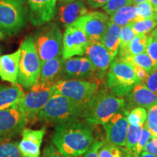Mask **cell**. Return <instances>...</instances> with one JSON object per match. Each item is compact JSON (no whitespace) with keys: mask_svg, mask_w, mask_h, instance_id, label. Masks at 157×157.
Listing matches in <instances>:
<instances>
[{"mask_svg":"<svg viewBox=\"0 0 157 157\" xmlns=\"http://www.w3.org/2000/svg\"><path fill=\"white\" fill-rule=\"evenodd\" d=\"M54 95V88L34 86L30 92L25 94L18 104L20 111L28 120H33L38 117L47 103Z\"/></svg>","mask_w":157,"mask_h":157,"instance_id":"cell-9","label":"cell"},{"mask_svg":"<svg viewBox=\"0 0 157 157\" xmlns=\"http://www.w3.org/2000/svg\"><path fill=\"white\" fill-rule=\"evenodd\" d=\"M143 152H146L153 156H157V137L151 135L146 146L143 148Z\"/></svg>","mask_w":157,"mask_h":157,"instance_id":"cell-38","label":"cell"},{"mask_svg":"<svg viewBox=\"0 0 157 157\" xmlns=\"http://www.w3.org/2000/svg\"><path fill=\"white\" fill-rule=\"evenodd\" d=\"M137 17V8L134 5L121 7L110 16L111 22L123 27L136 20Z\"/></svg>","mask_w":157,"mask_h":157,"instance_id":"cell-24","label":"cell"},{"mask_svg":"<svg viewBox=\"0 0 157 157\" xmlns=\"http://www.w3.org/2000/svg\"><path fill=\"white\" fill-rule=\"evenodd\" d=\"M54 94L63 95L74 103L87 106L99 90L98 82L82 79H62L53 86Z\"/></svg>","mask_w":157,"mask_h":157,"instance_id":"cell-8","label":"cell"},{"mask_svg":"<svg viewBox=\"0 0 157 157\" xmlns=\"http://www.w3.org/2000/svg\"><path fill=\"white\" fill-rule=\"evenodd\" d=\"M85 108L64 96L54 94L39 113L37 119L41 121L55 123L56 124L83 119Z\"/></svg>","mask_w":157,"mask_h":157,"instance_id":"cell-3","label":"cell"},{"mask_svg":"<svg viewBox=\"0 0 157 157\" xmlns=\"http://www.w3.org/2000/svg\"><path fill=\"white\" fill-rule=\"evenodd\" d=\"M150 2L151 3L153 6V8H154L155 13H157V0H149Z\"/></svg>","mask_w":157,"mask_h":157,"instance_id":"cell-44","label":"cell"},{"mask_svg":"<svg viewBox=\"0 0 157 157\" xmlns=\"http://www.w3.org/2000/svg\"><path fill=\"white\" fill-rule=\"evenodd\" d=\"M29 20L25 0H0V31L5 35L17 34Z\"/></svg>","mask_w":157,"mask_h":157,"instance_id":"cell-6","label":"cell"},{"mask_svg":"<svg viewBox=\"0 0 157 157\" xmlns=\"http://www.w3.org/2000/svg\"><path fill=\"white\" fill-rule=\"evenodd\" d=\"M42 157H68L63 154L56 146L50 145L44 148Z\"/></svg>","mask_w":157,"mask_h":157,"instance_id":"cell-41","label":"cell"},{"mask_svg":"<svg viewBox=\"0 0 157 157\" xmlns=\"http://www.w3.org/2000/svg\"><path fill=\"white\" fill-rule=\"evenodd\" d=\"M143 127H137L134 125L129 124L128 129H127V137H126V148L127 150L132 153L133 149L136 146L139 139H140L141 132H142Z\"/></svg>","mask_w":157,"mask_h":157,"instance_id":"cell-31","label":"cell"},{"mask_svg":"<svg viewBox=\"0 0 157 157\" xmlns=\"http://www.w3.org/2000/svg\"><path fill=\"white\" fill-rule=\"evenodd\" d=\"M125 101L115 96L108 90H98L84 109L83 119L88 124L103 125L119 111L124 109Z\"/></svg>","mask_w":157,"mask_h":157,"instance_id":"cell-2","label":"cell"},{"mask_svg":"<svg viewBox=\"0 0 157 157\" xmlns=\"http://www.w3.org/2000/svg\"><path fill=\"white\" fill-rule=\"evenodd\" d=\"M0 55H1V50H0Z\"/></svg>","mask_w":157,"mask_h":157,"instance_id":"cell-50","label":"cell"},{"mask_svg":"<svg viewBox=\"0 0 157 157\" xmlns=\"http://www.w3.org/2000/svg\"><path fill=\"white\" fill-rule=\"evenodd\" d=\"M5 38V34H4L2 31H0V40H2V39H4Z\"/></svg>","mask_w":157,"mask_h":157,"instance_id":"cell-48","label":"cell"},{"mask_svg":"<svg viewBox=\"0 0 157 157\" xmlns=\"http://www.w3.org/2000/svg\"><path fill=\"white\" fill-rule=\"evenodd\" d=\"M52 140L63 154L81 156L94 143L93 129L81 119L56 124Z\"/></svg>","mask_w":157,"mask_h":157,"instance_id":"cell-1","label":"cell"},{"mask_svg":"<svg viewBox=\"0 0 157 157\" xmlns=\"http://www.w3.org/2000/svg\"><path fill=\"white\" fill-rule=\"evenodd\" d=\"M64 59L62 56L49 60L42 65L40 75L34 86L40 87H52L62 80L63 74Z\"/></svg>","mask_w":157,"mask_h":157,"instance_id":"cell-17","label":"cell"},{"mask_svg":"<svg viewBox=\"0 0 157 157\" xmlns=\"http://www.w3.org/2000/svg\"><path fill=\"white\" fill-rule=\"evenodd\" d=\"M151 133L149 132L148 129L145 126H143L140 139H139L136 146L135 147V148L133 149L132 153H131L132 157H140V154L143 152V148L146 146V143H148V141L151 138Z\"/></svg>","mask_w":157,"mask_h":157,"instance_id":"cell-36","label":"cell"},{"mask_svg":"<svg viewBox=\"0 0 157 157\" xmlns=\"http://www.w3.org/2000/svg\"><path fill=\"white\" fill-rule=\"evenodd\" d=\"M75 1V0H57V5H60V4H64V3H68L70 2Z\"/></svg>","mask_w":157,"mask_h":157,"instance_id":"cell-45","label":"cell"},{"mask_svg":"<svg viewBox=\"0 0 157 157\" xmlns=\"http://www.w3.org/2000/svg\"><path fill=\"white\" fill-rule=\"evenodd\" d=\"M144 84L149 90L157 94V69L154 70L149 74L148 78L144 82Z\"/></svg>","mask_w":157,"mask_h":157,"instance_id":"cell-39","label":"cell"},{"mask_svg":"<svg viewBox=\"0 0 157 157\" xmlns=\"http://www.w3.org/2000/svg\"><path fill=\"white\" fill-rule=\"evenodd\" d=\"M87 13L88 10L83 0H75L58 5L56 16L59 23L64 28H67Z\"/></svg>","mask_w":157,"mask_h":157,"instance_id":"cell-19","label":"cell"},{"mask_svg":"<svg viewBox=\"0 0 157 157\" xmlns=\"http://www.w3.org/2000/svg\"><path fill=\"white\" fill-rule=\"evenodd\" d=\"M111 22L110 17L102 12L87 13L74 23L79 27L89 42H101Z\"/></svg>","mask_w":157,"mask_h":157,"instance_id":"cell-11","label":"cell"},{"mask_svg":"<svg viewBox=\"0 0 157 157\" xmlns=\"http://www.w3.org/2000/svg\"><path fill=\"white\" fill-rule=\"evenodd\" d=\"M25 93L17 84H0V110L18 105Z\"/></svg>","mask_w":157,"mask_h":157,"instance_id":"cell-22","label":"cell"},{"mask_svg":"<svg viewBox=\"0 0 157 157\" xmlns=\"http://www.w3.org/2000/svg\"><path fill=\"white\" fill-rule=\"evenodd\" d=\"M131 26L136 34H146L151 32L157 25L156 14L153 18L134 21L130 23Z\"/></svg>","mask_w":157,"mask_h":157,"instance_id":"cell-29","label":"cell"},{"mask_svg":"<svg viewBox=\"0 0 157 157\" xmlns=\"http://www.w3.org/2000/svg\"><path fill=\"white\" fill-rule=\"evenodd\" d=\"M121 59L125 60L129 64L134 63L138 65L140 67L143 68L145 70L147 71L149 74L154 71V63H153L151 58L149 57L146 52L135 55V56H127Z\"/></svg>","mask_w":157,"mask_h":157,"instance_id":"cell-27","label":"cell"},{"mask_svg":"<svg viewBox=\"0 0 157 157\" xmlns=\"http://www.w3.org/2000/svg\"><path fill=\"white\" fill-rule=\"evenodd\" d=\"M127 113L124 110L113 116L103 125L106 135V141L115 146L125 147L129 122L127 119Z\"/></svg>","mask_w":157,"mask_h":157,"instance_id":"cell-15","label":"cell"},{"mask_svg":"<svg viewBox=\"0 0 157 157\" xmlns=\"http://www.w3.org/2000/svg\"><path fill=\"white\" fill-rule=\"evenodd\" d=\"M20 56V48L13 53L0 56V78L2 81L17 84Z\"/></svg>","mask_w":157,"mask_h":157,"instance_id":"cell-20","label":"cell"},{"mask_svg":"<svg viewBox=\"0 0 157 157\" xmlns=\"http://www.w3.org/2000/svg\"><path fill=\"white\" fill-rule=\"evenodd\" d=\"M89 44L84 31L76 24L66 28L63 34L62 57L64 60L75 56H83Z\"/></svg>","mask_w":157,"mask_h":157,"instance_id":"cell-12","label":"cell"},{"mask_svg":"<svg viewBox=\"0 0 157 157\" xmlns=\"http://www.w3.org/2000/svg\"><path fill=\"white\" fill-rule=\"evenodd\" d=\"M62 79H82L95 82V70L87 57H73L64 60Z\"/></svg>","mask_w":157,"mask_h":157,"instance_id":"cell-13","label":"cell"},{"mask_svg":"<svg viewBox=\"0 0 157 157\" xmlns=\"http://www.w3.org/2000/svg\"><path fill=\"white\" fill-rule=\"evenodd\" d=\"M146 52L154 63V70L157 69V28H155L151 34L148 35Z\"/></svg>","mask_w":157,"mask_h":157,"instance_id":"cell-33","label":"cell"},{"mask_svg":"<svg viewBox=\"0 0 157 157\" xmlns=\"http://www.w3.org/2000/svg\"><path fill=\"white\" fill-rule=\"evenodd\" d=\"M0 157H23L18 148V143L0 142Z\"/></svg>","mask_w":157,"mask_h":157,"instance_id":"cell-32","label":"cell"},{"mask_svg":"<svg viewBox=\"0 0 157 157\" xmlns=\"http://www.w3.org/2000/svg\"><path fill=\"white\" fill-rule=\"evenodd\" d=\"M17 84L30 90L38 82L42 63L37 53L33 36H28L20 46Z\"/></svg>","mask_w":157,"mask_h":157,"instance_id":"cell-4","label":"cell"},{"mask_svg":"<svg viewBox=\"0 0 157 157\" xmlns=\"http://www.w3.org/2000/svg\"><path fill=\"white\" fill-rule=\"evenodd\" d=\"M140 157H157V156H153V155L148 154V153H146V152H142V154H140Z\"/></svg>","mask_w":157,"mask_h":157,"instance_id":"cell-47","label":"cell"},{"mask_svg":"<svg viewBox=\"0 0 157 157\" xmlns=\"http://www.w3.org/2000/svg\"><path fill=\"white\" fill-rule=\"evenodd\" d=\"M109 1V0H87L88 5L94 9L103 7Z\"/></svg>","mask_w":157,"mask_h":157,"instance_id":"cell-43","label":"cell"},{"mask_svg":"<svg viewBox=\"0 0 157 157\" xmlns=\"http://www.w3.org/2000/svg\"><path fill=\"white\" fill-rule=\"evenodd\" d=\"M135 7H136L137 12V17L135 21L150 19L156 16V13H155L150 1L139 3L135 5Z\"/></svg>","mask_w":157,"mask_h":157,"instance_id":"cell-34","label":"cell"},{"mask_svg":"<svg viewBox=\"0 0 157 157\" xmlns=\"http://www.w3.org/2000/svg\"><path fill=\"white\" fill-rule=\"evenodd\" d=\"M46 133V128L31 129L25 128L23 130L22 139L18 143V148L23 157H39L41 146Z\"/></svg>","mask_w":157,"mask_h":157,"instance_id":"cell-18","label":"cell"},{"mask_svg":"<svg viewBox=\"0 0 157 157\" xmlns=\"http://www.w3.org/2000/svg\"><path fill=\"white\" fill-rule=\"evenodd\" d=\"M127 119L129 124L143 127L147 119V111L144 108L136 107L127 113Z\"/></svg>","mask_w":157,"mask_h":157,"instance_id":"cell-30","label":"cell"},{"mask_svg":"<svg viewBox=\"0 0 157 157\" xmlns=\"http://www.w3.org/2000/svg\"><path fill=\"white\" fill-rule=\"evenodd\" d=\"M84 55L95 68L96 79L102 80L104 78L113 60L103 43L89 42Z\"/></svg>","mask_w":157,"mask_h":157,"instance_id":"cell-14","label":"cell"},{"mask_svg":"<svg viewBox=\"0 0 157 157\" xmlns=\"http://www.w3.org/2000/svg\"><path fill=\"white\" fill-rule=\"evenodd\" d=\"M99 157H132L130 152L125 147H120L105 142L98 150Z\"/></svg>","mask_w":157,"mask_h":157,"instance_id":"cell-25","label":"cell"},{"mask_svg":"<svg viewBox=\"0 0 157 157\" xmlns=\"http://www.w3.org/2000/svg\"><path fill=\"white\" fill-rule=\"evenodd\" d=\"M130 5H132V0H109L102 8L108 15L111 16L121 7Z\"/></svg>","mask_w":157,"mask_h":157,"instance_id":"cell-37","label":"cell"},{"mask_svg":"<svg viewBox=\"0 0 157 157\" xmlns=\"http://www.w3.org/2000/svg\"><path fill=\"white\" fill-rule=\"evenodd\" d=\"M147 42H148V35L147 34H137L132 42L129 44L126 52L123 56L119 58H123L127 56H135L146 52Z\"/></svg>","mask_w":157,"mask_h":157,"instance_id":"cell-26","label":"cell"},{"mask_svg":"<svg viewBox=\"0 0 157 157\" xmlns=\"http://www.w3.org/2000/svg\"><path fill=\"white\" fill-rule=\"evenodd\" d=\"M29 120L18 105L0 110V142L16 137L25 128Z\"/></svg>","mask_w":157,"mask_h":157,"instance_id":"cell-10","label":"cell"},{"mask_svg":"<svg viewBox=\"0 0 157 157\" xmlns=\"http://www.w3.org/2000/svg\"><path fill=\"white\" fill-rule=\"evenodd\" d=\"M130 65L132 66L133 69H134L135 74V75L137 76V77L138 78L141 82L144 83V82L146 81V79L148 78L149 76L148 72L145 70L143 68L140 67V66H138V65H136L134 63L130 64Z\"/></svg>","mask_w":157,"mask_h":157,"instance_id":"cell-42","label":"cell"},{"mask_svg":"<svg viewBox=\"0 0 157 157\" xmlns=\"http://www.w3.org/2000/svg\"><path fill=\"white\" fill-rule=\"evenodd\" d=\"M147 1H149V0H132V5H136L137 4L144 2H147Z\"/></svg>","mask_w":157,"mask_h":157,"instance_id":"cell-46","label":"cell"},{"mask_svg":"<svg viewBox=\"0 0 157 157\" xmlns=\"http://www.w3.org/2000/svg\"><path fill=\"white\" fill-rule=\"evenodd\" d=\"M121 29V27L119 25L110 22L107 30L101 41L109 51L112 60L115 59L119 53Z\"/></svg>","mask_w":157,"mask_h":157,"instance_id":"cell-23","label":"cell"},{"mask_svg":"<svg viewBox=\"0 0 157 157\" xmlns=\"http://www.w3.org/2000/svg\"><path fill=\"white\" fill-rule=\"evenodd\" d=\"M140 82L130 64L119 58L113 59L106 74V86L110 93L122 98Z\"/></svg>","mask_w":157,"mask_h":157,"instance_id":"cell-5","label":"cell"},{"mask_svg":"<svg viewBox=\"0 0 157 157\" xmlns=\"http://www.w3.org/2000/svg\"><path fill=\"white\" fill-rule=\"evenodd\" d=\"M29 10V21L35 26L50 22L56 17L57 0H25Z\"/></svg>","mask_w":157,"mask_h":157,"instance_id":"cell-16","label":"cell"},{"mask_svg":"<svg viewBox=\"0 0 157 157\" xmlns=\"http://www.w3.org/2000/svg\"><path fill=\"white\" fill-rule=\"evenodd\" d=\"M129 101L137 107L149 109L157 104V94L147 87L143 82L137 84L127 94Z\"/></svg>","mask_w":157,"mask_h":157,"instance_id":"cell-21","label":"cell"},{"mask_svg":"<svg viewBox=\"0 0 157 157\" xmlns=\"http://www.w3.org/2000/svg\"><path fill=\"white\" fill-rule=\"evenodd\" d=\"M156 21H157V13H156Z\"/></svg>","mask_w":157,"mask_h":157,"instance_id":"cell-49","label":"cell"},{"mask_svg":"<svg viewBox=\"0 0 157 157\" xmlns=\"http://www.w3.org/2000/svg\"><path fill=\"white\" fill-rule=\"evenodd\" d=\"M144 126L152 135L157 137V104L150 107L147 111V119Z\"/></svg>","mask_w":157,"mask_h":157,"instance_id":"cell-35","label":"cell"},{"mask_svg":"<svg viewBox=\"0 0 157 157\" xmlns=\"http://www.w3.org/2000/svg\"><path fill=\"white\" fill-rule=\"evenodd\" d=\"M33 39L42 65L51 59L62 56L63 34L56 23L50 21L43 25Z\"/></svg>","mask_w":157,"mask_h":157,"instance_id":"cell-7","label":"cell"},{"mask_svg":"<svg viewBox=\"0 0 157 157\" xmlns=\"http://www.w3.org/2000/svg\"><path fill=\"white\" fill-rule=\"evenodd\" d=\"M105 141H95L94 142L90 148L82 155V157H99L98 150Z\"/></svg>","mask_w":157,"mask_h":157,"instance_id":"cell-40","label":"cell"},{"mask_svg":"<svg viewBox=\"0 0 157 157\" xmlns=\"http://www.w3.org/2000/svg\"><path fill=\"white\" fill-rule=\"evenodd\" d=\"M136 34L131 26V24L124 25L121 27L120 33V43H119V58H121L124 56V54L126 52L129 44L132 42V40L136 36Z\"/></svg>","mask_w":157,"mask_h":157,"instance_id":"cell-28","label":"cell"}]
</instances>
